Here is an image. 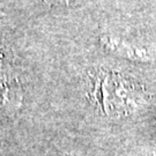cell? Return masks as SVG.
<instances>
[{"mask_svg": "<svg viewBox=\"0 0 156 156\" xmlns=\"http://www.w3.org/2000/svg\"><path fill=\"white\" fill-rule=\"evenodd\" d=\"M104 44L106 46H109L111 50L117 51L120 55L126 56L128 58H132V59H139V60H151V55L147 51L133 49V48L127 46V45H124L122 43H119V42H115L113 39H110L109 42H105Z\"/></svg>", "mask_w": 156, "mask_h": 156, "instance_id": "1", "label": "cell"}, {"mask_svg": "<svg viewBox=\"0 0 156 156\" xmlns=\"http://www.w3.org/2000/svg\"><path fill=\"white\" fill-rule=\"evenodd\" d=\"M48 1H55L56 2V1H62V0H48Z\"/></svg>", "mask_w": 156, "mask_h": 156, "instance_id": "2", "label": "cell"}]
</instances>
